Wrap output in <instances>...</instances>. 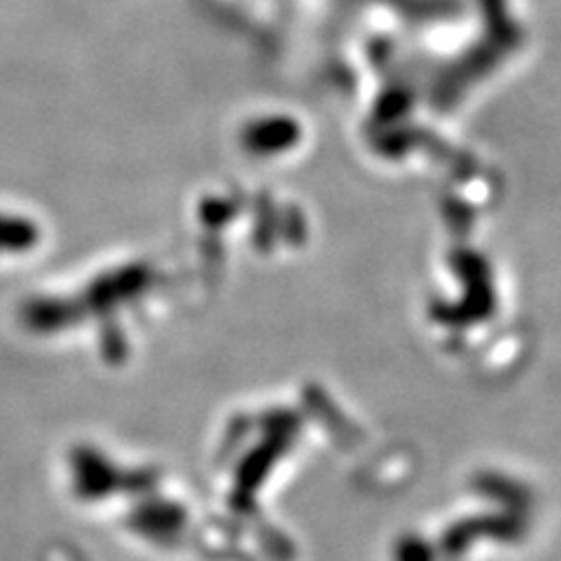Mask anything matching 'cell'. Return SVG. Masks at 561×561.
Wrapping results in <instances>:
<instances>
[{
    "label": "cell",
    "mask_w": 561,
    "mask_h": 561,
    "mask_svg": "<svg viewBox=\"0 0 561 561\" xmlns=\"http://www.w3.org/2000/svg\"><path fill=\"white\" fill-rule=\"evenodd\" d=\"M41 241V227L31 218L0 214V253H24Z\"/></svg>",
    "instance_id": "obj_1"
}]
</instances>
